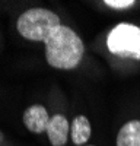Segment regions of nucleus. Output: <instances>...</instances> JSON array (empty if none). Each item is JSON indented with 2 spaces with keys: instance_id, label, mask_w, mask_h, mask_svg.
Masks as SVG:
<instances>
[{
  "instance_id": "f257e3e1",
  "label": "nucleus",
  "mask_w": 140,
  "mask_h": 146,
  "mask_svg": "<svg viewBox=\"0 0 140 146\" xmlns=\"http://www.w3.org/2000/svg\"><path fill=\"white\" fill-rule=\"evenodd\" d=\"M45 57L53 67L73 69L83 57V42L67 27H58L45 41Z\"/></svg>"
},
{
  "instance_id": "f03ea898",
  "label": "nucleus",
  "mask_w": 140,
  "mask_h": 146,
  "mask_svg": "<svg viewBox=\"0 0 140 146\" xmlns=\"http://www.w3.org/2000/svg\"><path fill=\"white\" fill-rule=\"evenodd\" d=\"M60 27L58 16L47 9H31L18 19V31L31 41H47Z\"/></svg>"
},
{
  "instance_id": "7ed1b4c3",
  "label": "nucleus",
  "mask_w": 140,
  "mask_h": 146,
  "mask_svg": "<svg viewBox=\"0 0 140 146\" xmlns=\"http://www.w3.org/2000/svg\"><path fill=\"white\" fill-rule=\"evenodd\" d=\"M110 51L128 58H140V28L130 23L115 27L107 40Z\"/></svg>"
},
{
  "instance_id": "20e7f679",
  "label": "nucleus",
  "mask_w": 140,
  "mask_h": 146,
  "mask_svg": "<svg viewBox=\"0 0 140 146\" xmlns=\"http://www.w3.org/2000/svg\"><path fill=\"white\" fill-rule=\"evenodd\" d=\"M23 123L34 133H42L47 130V126L50 123L47 110L41 105H32L23 114Z\"/></svg>"
},
{
  "instance_id": "39448f33",
  "label": "nucleus",
  "mask_w": 140,
  "mask_h": 146,
  "mask_svg": "<svg viewBox=\"0 0 140 146\" xmlns=\"http://www.w3.org/2000/svg\"><path fill=\"white\" fill-rule=\"evenodd\" d=\"M45 131L53 146H63L69 136V121L66 120V117L57 114L53 118H50V123Z\"/></svg>"
},
{
  "instance_id": "423d86ee",
  "label": "nucleus",
  "mask_w": 140,
  "mask_h": 146,
  "mask_svg": "<svg viewBox=\"0 0 140 146\" xmlns=\"http://www.w3.org/2000/svg\"><path fill=\"white\" fill-rule=\"evenodd\" d=\"M117 146H140V121L125 123L117 136Z\"/></svg>"
},
{
  "instance_id": "0eeeda50",
  "label": "nucleus",
  "mask_w": 140,
  "mask_h": 146,
  "mask_svg": "<svg viewBox=\"0 0 140 146\" xmlns=\"http://www.w3.org/2000/svg\"><path fill=\"white\" fill-rule=\"evenodd\" d=\"M90 137V124L86 117L79 115L72 124V139L75 145H83Z\"/></svg>"
},
{
  "instance_id": "6e6552de",
  "label": "nucleus",
  "mask_w": 140,
  "mask_h": 146,
  "mask_svg": "<svg viewBox=\"0 0 140 146\" xmlns=\"http://www.w3.org/2000/svg\"><path fill=\"white\" fill-rule=\"evenodd\" d=\"M105 5H108L114 9H125V7H130L131 5H134L133 0H107Z\"/></svg>"
}]
</instances>
